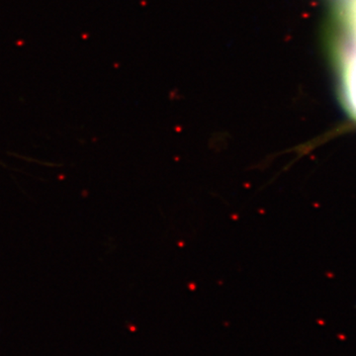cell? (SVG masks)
Returning <instances> with one entry per match:
<instances>
[{
  "mask_svg": "<svg viewBox=\"0 0 356 356\" xmlns=\"http://www.w3.org/2000/svg\"><path fill=\"white\" fill-rule=\"evenodd\" d=\"M344 81H346L344 96H346V109L356 120V51L355 55L350 60V64L348 63Z\"/></svg>",
  "mask_w": 356,
  "mask_h": 356,
  "instance_id": "1",
  "label": "cell"
}]
</instances>
